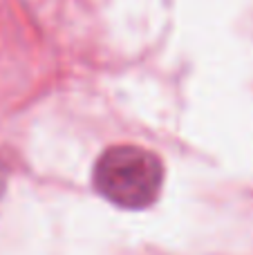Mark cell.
Masks as SVG:
<instances>
[{"label":"cell","instance_id":"6da1fadb","mask_svg":"<svg viewBox=\"0 0 253 255\" xmlns=\"http://www.w3.org/2000/svg\"><path fill=\"white\" fill-rule=\"evenodd\" d=\"M164 166L150 150L137 145H115L99 157L94 186L110 204L128 211L150 206L161 190Z\"/></svg>","mask_w":253,"mask_h":255}]
</instances>
